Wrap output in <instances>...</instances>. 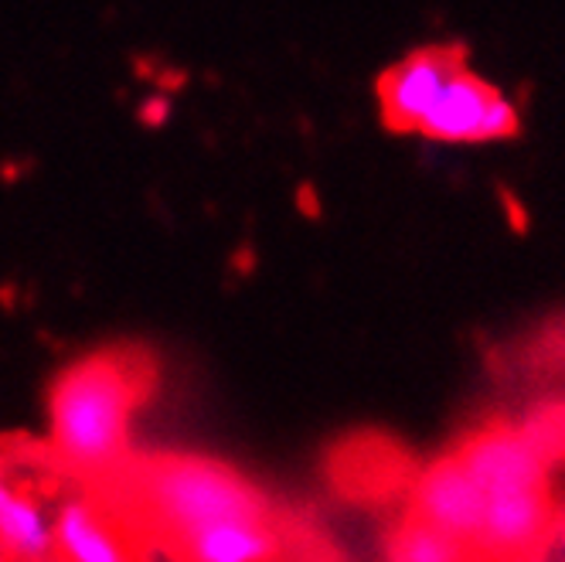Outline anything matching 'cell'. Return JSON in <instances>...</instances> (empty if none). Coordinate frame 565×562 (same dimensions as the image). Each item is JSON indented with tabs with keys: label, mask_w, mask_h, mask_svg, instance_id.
<instances>
[{
	"label": "cell",
	"mask_w": 565,
	"mask_h": 562,
	"mask_svg": "<svg viewBox=\"0 0 565 562\" xmlns=\"http://www.w3.org/2000/svg\"><path fill=\"white\" fill-rule=\"evenodd\" d=\"M0 545L28 562H42L55 552V518L34 498L21 495L4 474H0Z\"/></svg>",
	"instance_id": "9c48e42d"
},
{
	"label": "cell",
	"mask_w": 565,
	"mask_h": 562,
	"mask_svg": "<svg viewBox=\"0 0 565 562\" xmlns=\"http://www.w3.org/2000/svg\"><path fill=\"white\" fill-rule=\"evenodd\" d=\"M55 552L65 562H130L127 545L83 498H72L55 511Z\"/></svg>",
	"instance_id": "ba28073f"
},
{
	"label": "cell",
	"mask_w": 565,
	"mask_h": 562,
	"mask_svg": "<svg viewBox=\"0 0 565 562\" xmlns=\"http://www.w3.org/2000/svg\"><path fill=\"white\" fill-rule=\"evenodd\" d=\"M153 515L178 536L225 518H266L263 495L232 467L205 457H171L147 474Z\"/></svg>",
	"instance_id": "7a4b0ae2"
},
{
	"label": "cell",
	"mask_w": 565,
	"mask_h": 562,
	"mask_svg": "<svg viewBox=\"0 0 565 562\" xmlns=\"http://www.w3.org/2000/svg\"><path fill=\"white\" fill-rule=\"evenodd\" d=\"M140 403L137 361L89 354L68 365L49 399V436L55 454L83 474H106L119 464Z\"/></svg>",
	"instance_id": "6da1fadb"
},
{
	"label": "cell",
	"mask_w": 565,
	"mask_h": 562,
	"mask_svg": "<svg viewBox=\"0 0 565 562\" xmlns=\"http://www.w3.org/2000/svg\"><path fill=\"white\" fill-rule=\"evenodd\" d=\"M460 68H467V59L454 45H429L395 62L379 78L382 119L395 134H419L426 113Z\"/></svg>",
	"instance_id": "277c9868"
},
{
	"label": "cell",
	"mask_w": 565,
	"mask_h": 562,
	"mask_svg": "<svg viewBox=\"0 0 565 562\" xmlns=\"http://www.w3.org/2000/svg\"><path fill=\"white\" fill-rule=\"evenodd\" d=\"M548 521V488L488 491L483 495V521L470 552L488 559H524L542 545Z\"/></svg>",
	"instance_id": "5b68a950"
},
{
	"label": "cell",
	"mask_w": 565,
	"mask_h": 562,
	"mask_svg": "<svg viewBox=\"0 0 565 562\" xmlns=\"http://www.w3.org/2000/svg\"><path fill=\"white\" fill-rule=\"evenodd\" d=\"M419 134L443 144L504 140L518 134V106L470 68H460L426 113Z\"/></svg>",
	"instance_id": "3957f363"
},
{
	"label": "cell",
	"mask_w": 565,
	"mask_h": 562,
	"mask_svg": "<svg viewBox=\"0 0 565 562\" xmlns=\"http://www.w3.org/2000/svg\"><path fill=\"white\" fill-rule=\"evenodd\" d=\"M413 518L447 532L467 545L477 542L483 521V491L460 457L436 460L413 488Z\"/></svg>",
	"instance_id": "8992f818"
},
{
	"label": "cell",
	"mask_w": 565,
	"mask_h": 562,
	"mask_svg": "<svg viewBox=\"0 0 565 562\" xmlns=\"http://www.w3.org/2000/svg\"><path fill=\"white\" fill-rule=\"evenodd\" d=\"M470 545L413 518L392 542L388 562H470Z\"/></svg>",
	"instance_id": "30bf717a"
},
{
	"label": "cell",
	"mask_w": 565,
	"mask_h": 562,
	"mask_svg": "<svg viewBox=\"0 0 565 562\" xmlns=\"http://www.w3.org/2000/svg\"><path fill=\"white\" fill-rule=\"evenodd\" d=\"M181 539L194 562H269L279 549L269 518H225Z\"/></svg>",
	"instance_id": "52a82bcc"
}]
</instances>
